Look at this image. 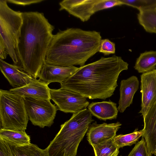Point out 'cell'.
Instances as JSON below:
<instances>
[{
    "mask_svg": "<svg viewBox=\"0 0 156 156\" xmlns=\"http://www.w3.org/2000/svg\"><path fill=\"white\" fill-rule=\"evenodd\" d=\"M78 67L74 66H61L45 63L38 76L39 80L48 84L52 82L62 83L72 76Z\"/></svg>",
    "mask_w": 156,
    "mask_h": 156,
    "instance_id": "13",
    "label": "cell"
},
{
    "mask_svg": "<svg viewBox=\"0 0 156 156\" xmlns=\"http://www.w3.org/2000/svg\"><path fill=\"white\" fill-rule=\"evenodd\" d=\"M23 23L18 44L22 70L36 79L45 63L54 27L42 13L22 12Z\"/></svg>",
    "mask_w": 156,
    "mask_h": 156,
    "instance_id": "2",
    "label": "cell"
},
{
    "mask_svg": "<svg viewBox=\"0 0 156 156\" xmlns=\"http://www.w3.org/2000/svg\"><path fill=\"white\" fill-rule=\"evenodd\" d=\"M136 143L128 156H149L146 143L143 136Z\"/></svg>",
    "mask_w": 156,
    "mask_h": 156,
    "instance_id": "25",
    "label": "cell"
},
{
    "mask_svg": "<svg viewBox=\"0 0 156 156\" xmlns=\"http://www.w3.org/2000/svg\"><path fill=\"white\" fill-rule=\"evenodd\" d=\"M123 5L137 9L139 12L156 9V0H120Z\"/></svg>",
    "mask_w": 156,
    "mask_h": 156,
    "instance_id": "24",
    "label": "cell"
},
{
    "mask_svg": "<svg viewBox=\"0 0 156 156\" xmlns=\"http://www.w3.org/2000/svg\"><path fill=\"white\" fill-rule=\"evenodd\" d=\"M143 129L149 156L156 155V101L143 118Z\"/></svg>",
    "mask_w": 156,
    "mask_h": 156,
    "instance_id": "16",
    "label": "cell"
},
{
    "mask_svg": "<svg viewBox=\"0 0 156 156\" xmlns=\"http://www.w3.org/2000/svg\"><path fill=\"white\" fill-rule=\"evenodd\" d=\"M141 109L143 118L156 101V69L141 76Z\"/></svg>",
    "mask_w": 156,
    "mask_h": 156,
    "instance_id": "11",
    "label": "cell"
},
{
    "mask_svg": "<svg viewBox=\"0 0 156 156\" xmlns=\"http://www.w3.org/2000/svg\"><path fill=\"white\" fill-rule=\"evenodd\" d=\"M100 33L78 28L59 30L53 35L45 59L48 64L61 66L85 65L99 51Z\"/></svg>",
    "mask_w": 156,
    "mask_h": 156,
    "instance_id": "3",
    "label": "cell"
},
{
    "mask_svg": "<svg viewBox=\"0 0 156 156\" xmlns=\"http://www.w3.org/2000/svg\"><path fill=\"white\" fill-rule=\"evenodd\" d=\"M156 67V51H153L141 53L134 66L138 73H143L154 70Z\"/></svg>",
    "mask_w": 156,
    "mask_h": 156,
    "instance_id": "19",
    "label": "cell"
},
{
    "mask_svg": "<svg viewBox=\"0 0 156 156\" xmlns=\"http://www.w3.org/2000/svg\"><path fill=\"white\" fill-rule=\"evenodd\" d=\"M59 5L60 11L65 10L84 22L98 11L123 4L120 0H64Z\"/></svg>",
    "mask_w": 156,
    "mask_h": 156,
    "instance_id": "7",
    "label": "cell"
},
{
    "mask_svg": "<svg viewBox=\"0 0 156 156\" xmlns=\"http://www.w3.org/2000/svg\"><path fill=\"white\" fill-rule=\"evenodd\" d=\"M122 124L115 123L97 124L95 121L89 126L87 132V139L92 146L113 140Z\"/></svg>",
    "mask_w": 156,
    "mask_h": 156,
    "instance_id": "10",
    "label": "cell"
},
{
    "mask_svg": "<svg viewBox=\"0 0 156 156\" xmlns=\"http://www.w3.org/2000/svg\"><path fill=\"white\" fill-rule=\"evenodd\" d=\"M9 55L6 47L2 40L0 38V59L3 60Z\"/></svg>",
    "mask_w": 156,
    "mask_h": 156,
    "instance_id": "28",
    "label": "cell"
},
{
    "mask_svg": "<svg viewBox=\"0 0 156 156\" xmlns=\"http://www.w3.org/2000/svg\"><path fill=\"white\" fill-rule=\"evenodd\" d=\"M115 44L113 42L108 39L101 40L99 52L107 55L115 54Z\"/></svg>",
    "mask_w": 156,
    "mask_h": 156,
    "instance_id": "26",
    "label": "cell"
},
{
    "mask_svg": "<svg viewBox=\"0 0 156 156\" xmlns=\"http://www.w3.org/2000/svg\"><path fill=\"white\" fill-rule=\"evenodd\" d=\"M0 118L2 128L25 131L29 118L24 98L9 90L1 89Z\"/></svg>",
    "mask_w": 156,
    "mask_h": 156,
    "instance_id": "6",
    "label": "cell"
},
{
    "mask_svg": "<svg viewBox=\"0 0 156 156\" xmlns=\"http://www.w3.org/2000/svg\"><path fill=\"white\" fill-rule=\"evenodd\" d=\"M95 156H117L119 148L114 143L113 140L92 146Z\"/></svg>",
    "mask_w": 156,
    "mask_h": 156,
    "instance_id": "23",
    "label": "cell"
},
{
    "mask_svg": "<svg viewBox=\"0 0 156 156\" xmlns=\"http://www.w3.org/2000/svg\"><path fill=\"white\" fill-rule=\"evenodd\" d=\"M139 82L135 76L122 80L120 87V97L118 110L123 113L132 104L134 95L139 88Z\"/></svg>",
    "mask_w": 156,
    "mask_h": 156,
    "instance_id": "17",
    "label": "cell"
},
{
    "mask_svg": "<svg viewBox=\"0 0 156 156\" xmlns=\"http://www.w3.org/2000/svg\"><path fill=\"white\" fill-rule=\"evenodd\" d=\"M0 156H48L45 149L30 143L18 145L0 138Z\"/></svg>",
    "mask_w": 156,
    "mask_h": 156,
    "instance_id": "12",
    "label": "cell"
},
{
    "mask_svg": "<svg viewBox=\"0 0 156 156\" xmlns=\"http://www.w3.org/2000/svg\"><path fill=\"white\" fill-rule=\"evenodd\" d=\"M92 115L98 119L106 121L117 118L118 110L117 104L111 100L92 102L87 106Z\"/></svg>",
    "mask_w": 156,
    "mask_h": 156,
    "instance_id": "18",
    "label": "cell"
},
{
    "mask_svg": "<svg viewBox=\"0 0 156 156\" xmlns=\"http://www.w3.org/2000/svg\"><path fill=\"white\" fill-rule=\"evenodd\" d=\"M0 138L18 145L30 143L29 136L25 131L5 129L0 130Z\"/></svg>",
    "mask_w": 156,
    "mask_h": 156,
    "instance_id": "20",
    "label": "cell"
},
{
    "mask_svg": "<svg viewBox=\"0 0 156 156\" xmlns=\"http://www.w3.org/2000/svg\"><path fill=\"white\" fill-rule=\"evenodd\" d=\"M22 23V12L10 8L6 0H0V38L3 41L14 65L20 68L18 44Z\"/></svg>",
    "mask_w": 156,
    "mask_h": 156,
    "instance_id": "5",
    "label": "cell"
},
{
    "mask_svg": "<svg viewBox=\"0 0 156 156\" xmlns=\"http://www.w3.org/2000/svg\"><path fill=\"white\" fill-rule=\"evenodd\" d=\"M121 156V155H120V156Z\"/></svg>",
    "mask_w": 156,
    "mask_h": 156,
    "instance_id": "29",
    "label": "cell"
},
{
    "mask_svg": "<svg viewBox=\"0 0 156 156\" xmlns=\"http://www.w3.org/2000/svg\"><path fill=\"white\" fill-rule=\"evenodd\" d=\"M7 2L25 6L40 2L44 0H6Z\"/></svg>",
    "mask_w": 156,
    "mask_h": 156,
    "instance_id": "27",
    "label": "cell"
},
{
    "mask_svg": "<svg viewBox=\"0 0 156 156\" xmlns=\"http://www.w3.org/2000/svg\"><path fill=\"white\" fill-rule=\"evenodd\" d=\"M94 121L88 109L73 113L60 126V130L45 148L48 156H76L79 144Z\"/></svg>",
    "mask_w": 156,
    "mask_h": 156,
    "instance_id": "4",
    "label": "cell"
},
{
    "mask_svg": "<svg viewBox=\"0 0 156 156\" xmlns=\"http://www.w3.org/2000/svg\"><path fill=\"white\" fill-rule=\"evenodd\" d=\"M50 90L47 83L39 79H34L25 86L11 88L9 90L24 98L51 100Z\"/></svg>",
    "mask_w": 156,
    "mask_h": 156,
    "instance_id": "14",
    "label": "cell"
},
{
    "mask_svg": "<svg viewBox=\"0 0 156 156\" xmlns=\"http://www.w3.org/2000/svg\"><path fill=\"white\" fill-rule=\"evenodd\" d=\"M138 130V129H136L133 132L129 134L116 135L113 140L114 143L119 148L136 144L144 133L142 129L139 131Z\"/></svg>",
    "mask_w": 156,
    "mask_h": 156,
    "instance_id": "22",
    "label": "cell"
},
{
    "mask_svg": "<svg viewBox=\"0 0 156 156\" xmlns=\"http://www.w3.org/2000/svg\"><path fill=\"white\" fill-rule=\"evenodd\" d=\"M128 65L121 57H102L78 68L61 87L86 98L105 100L114 94L119 74L127 70Z\"/></svg>",
    "mask_w": 156,
    "mask_h": 156,
    "instance_id": "1",
    "label": "cell"
},
{
    "mask_svg": "<svg viewBox=\"0 0 156 156\" xmlns=\"http://www.w3.org/2000/svg\"><path fill=\"white\" fill-rule=\"evenodd\" d=\"M24 99L29 119L33 125L44 128L53 124L58 110L55 104H52L50 100L31 98Z\"/></svg>",
    "mask_w": 156,
    "mask_h": 156,
    "instance_id": "8",
    "label": "cell"
},
{
    "mask_svg": "<svg viewBox=\"0 0 156 156\" xmlns=\"http://www.w3.org/2000/svg\"><path fill=\"white\" fill-rule=\"evenodd\" d=\"M137 19L146 31L156 34V9L139 12Z\"/></svg>",
    "mask_w": 156,
    "mask_h": 156,
    "instance_id": "21",
    "label": "cell"
},
{
    "mask_svg": "<svg viewBox=\"0 0 156 156\" xmlns=\"http://www.w3.org/2000/svg\"><path fill=\"white\" fill-rule=\"evenodd\" d=\"M0 69L10 85L14 88L25 86L34 78L22 70L18 66L9 64L0 59Z\"/></svg>",
    "mask_w": 156,
    "mask_h": 156,
    "instance_id": "15",
    "label": "cell"
},
{
    "mask_svg": "<svg viewBox=\"0 0 156 156\" xmlns=\"http://www.w3.org/2000/svg\"></svg>",
    "mask_w": 156,
    "mask_h": 156,
    "instance_id": "30",
    "label": "cell"
},
{
    "mask_svg": "<svg viewBox=\"0 0 156 156\" xmlns=\"http://www.w3.org/2000/svg\"><path fill=\"white\" fill-rule=\"evenodd\" d=\"M50 94L58 109L65 113H76L87 109L89 104L85 97L62 88L51 89Z\"/></svg>",
    "mask_w": 156,
    "mask_h": 156,
    "instance_id": "9",
    "label": "cell"
}]
</instances>
